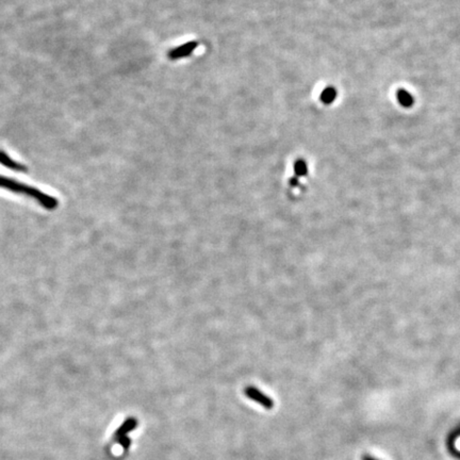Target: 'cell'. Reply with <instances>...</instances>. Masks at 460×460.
I'll return each mask as SVG.
<instances>
[{
    "instance_id": "5",
    "label": "cell",
    "mask_w": 460,
    "mask_h": 460,
    "mask_svg": "<svg viewBox=\"0 0 460 460\" xmlns=\"http://www.w3.org/2000/svg\"><path fill=\"white\" fill-rule=\"evenodd\" d=\"M0 164H3L6 168H9L15 172H27V168L25 166L11 159L3 150H0Z\"/></svg>"
},
{
    "instance_id": "8",
    "label": "cell",
    "mask_w": 460,
    "mask_h": 460,
    "mask_svg": "<svg viewBox=\"0 0 460 460\" xmlns=\"http://www.w3.org/2000/svg\"><path fill=\"white\" fill-rule=\"evenodd\" d=\"M294 172L295 175H297V177L299 178L304 177L308 174V166H307V163L302 159L297 160L294 163Z\"/></svg>"
},
{
    "instance_id": "3",
    "label": "cell",
    "mask_w": 460,
    "mask_h": 460,
    "mask_svg": "<svg viewBox=\"0 0 460 460\" xmlns=\"http://www.w3.org/2000/svg\"><path fill=\"white\" fill-rule=\"evenodd\" d=\"M244 394L248 399L261 405L262 407H265L268 410L272 409L274 407V405H275V403H274V401L270 397H268L267 394H265L264 392L256 387H253V386L246 387L244 389Z\"/></svg>"
},
{
    "instance_id": "2",
    "label": "cell",
    "mask_w": 460,
    "mask_h": 460,
    "mask_svg": "<svg viewBox=\"0 0 460 460\" xmlns=\"http://www.w3.org/2000/svg\"><path fill=\"white\" fill-rule=\"evenodd\" d=\"M138 426V420L135 418H128L124 421V423L120 425L116 432L114 433V440L122 446L124 450H128L131 444L130 438L127 436L130 432H133L134 430L137 429Z\"/></svg>"
},
{
    "instance_id": "10",
    "label": "cell",
    "mask_w": 460,
    "mask_h": 460,
    "mask_svg": "<svg viewBox=\"0 0 460 460\" xmlns=\"http://www.w3.org/2000/svg\"><path fill=\"white\" fill-rule=\"evenodd\" d=\"M363 460H377V459L373 458V457L370 456V455H365V456L363 457Z\"/></svg>"
},
{
    "instance_id": "9",
    "label": "cell",
    "mask_w": 460,
    "mask_h": 460,
    "mask_svg": "<svg viewBox=\"0 0 460 460\" xmlns=\"http://www.w3.org/2000/svg\"><path fill=\"white\" fill-rule=\"evenodd\" d=\"M289 183H290V185H291L292 188H298L299 185H300V180H299L298 177H293L292 179H290Z\"/></svg>"
},
{
    "instance_id": "1",
    "label": "cell",
    "mask_w": 460,
    "mask_h": 460,
    "mask_svg": "<svg viewBox=\"0 0 460 460\" xmlns=\"http://www.w3.org/2000/svg\"><path fill=\"white\" fill-rule=\"evenodd\" d=\"M0 188L7 189L14 193L27 195V196L31 197V199L36 200L42 207H44L45 209H48V210L56 209L58 206V201L54 199V197L49 196L35 188L29 187V185L17 182L11 178L0 176Z\"/></svg>"
},
{
    "instance_id": "7",
    "label": "cell",
    "mask_w": 460,
    "mask_h": 460,
    "mask_svg": "<svg viewBox=\"0 0 460 460\" xmlns=\"http://www.w3.org/2000/svg\"><path fill=\"white\" fill-rule=\"evenodd\" d=\"M397 97H398V101L399 103L403 106V107H411L413 105V97L412 95L407 92L406 90H399L398 91V94H397Z\"/></svg>"
},
{
    "instance_id": "4",
    "label": "cell",
    "mask_w": 460,
    "mask_h": 460,
    "mask_svg": "<svg viewBox=\"0 0 460 460\" xmlns=\"http://www.w3.org/2000/svg\"><path fill=\"white\" fill-rule=\"evenodd\" d=\"M197 46H199V42L192 41L189 43H185L181 46H178L176 48L170 50L169 58L172 60H177V59L188 57L197 48Z\"/></svg>"
},
{
    "instance_id": "6",
    "label": "cell",
    "mask_w": 460,
    "mask_h": 460,
    "mask_svg": "<svg viewBox=\"0 0 460 460\" xmlns=\"http://www.w3.org/2000/svg\"><path fill=\"white\" fill-rule=\"evenodd\" d=\"M321 102L325 105H331L333 104L335 101H336V98H337V91L335 87H332V86H328L326 87V89H324L321 93Z\"/></svg>"
}]
</instances>
